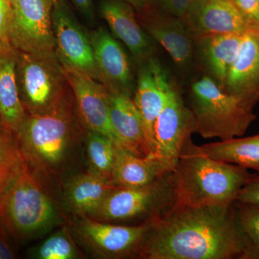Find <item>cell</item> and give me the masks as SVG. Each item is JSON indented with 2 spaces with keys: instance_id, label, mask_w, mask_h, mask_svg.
<instances>
[{
  "instance_id": "cell-1",
  "label": "cell",
  "mask_w": 259,
  "mask_h": 259,
  "mask_svg": "<svg viewBox=\"0 0 259 259\" xmlns=\"http://www.w3.org/2000/svg\"><path fill=\"white\" fill-rule=\"evenodd\" d=\"M243 249L233 204L175 207L151 223L137 258L239 259Z\"/></svg>"
},
{
  "instance_id": "cell-2",
  "label": "cell",
  "mask_w": 259,
  "mask_h": 259,
  "mask_svg": "<svg viewBox=\"0 0 259 259\" xmlns=\"http://www.w3.org/2000/svg\"><path fill=\"white\" fill-rule=\"evenodd\" d=\"M252 175L243 167L209 157L189 138L171 174L173 208L230 207Z\"/></svg>"
},
{
  "instance_id": "cell-3",
  "label": "cell",
  "mask_w": 259,
  "mask_h": 259,
  "mask_svg": "<svg viewBox=\"0 0 259 259\" xmlns=\"http://www.w3.org/2000/svg\"><path fill=\"white\" fill-rule=\"evenodd\" d=\"M70 107L65 97L47 111L26 115L15 134L24 159L40 176L54 178L67 166L76 141Z\"/></svg>"
},
{
  "instance_id": "cell-4",
  "label": "cell",
  "mask_w": 259,
  "mask_h": 259,
  "mask_svg": "<svg viewBox=\"0 0 259 259\" xmlns=\"http://www.w3.org/2000/svg\"><path fill=\"white\" fill-rule=\"evenodd\" d=\"M42 182L21 154L18 168L0 197V220L16 241L41 236L60 223L57 204Z\"/></svg>"
},
{
  "instance_id": "cell-5",
  "label": "cell",
  "mask_w": 259,
  "mask_h": 259,
  "mask_svg": "<svg viewBox=\"0 0 259 259\" xmlns=\"http://www.w3.org/2000/svg\"><path fill=\"white\" fill-rule=\"evenodd\" d=\"M255 105L228 93L206 75L191 85L190 108L196 121V133L203 139L226 141L243 136L256 118Z\"/></svg>"
},
{
  "instance_id": "cell-6",
  "label": "cell",
  "mask_w": 259,
  "mask_h": 259,
  "mask_svg": "<svg viewBox=\"0 0 259 259\" xmlns=\"http://www.w3.org/2000/svg\"><path fill=\"white\" fill-rule=\"evenodd\" d=\"M171 174L144 187H116L89 218L128 226L153 222L175 207Z\"/></svg>"
},
{
  "instance_id": "cell-7",
  "label": "cell",
  "mask_w": 259,
  "mask_h": 259,
  "mask_svg": "<svg viewBox=\"0 0 259 259\" xmlns=\"http://www.w3.org/2000/svg\"><path fill=\"white\" fill-rule=\"evenodd\" d=\"M20 95L29 114L50 110L65 98L64 69L56 53L20 56Z\"/></svg>"
},
{
  "instance_id": "cell-8",
  "label": "cell",
  "mask_w": 259,
  "mask_h": 259,
  "mask_svg": "<svg viewBox=\"0 0 259 259\" xmlns=\"http://www.w3.org/2000/svg\"><path fill=\"white\" fill-rule=\"evenodd\" d=\"M151 223L128 226L76 216L74 231L80 242L99 258H137Z\"/></svg>"
},
{
  "instance_id": "cell-9",
  "label": "cell",
  "mask_w": 259,
  "mask_h": 259,
  "mask_svg": "<svg viewBox=\"0 0 259 259\" xmlns=\"http://www.w3.org/2000/svg\"><path fill=\"white\" fill-rule=\"evenodd\" d=\"M52 0H18L10 26L12 47L28 54L56 52Z\"/></svg>"
},
{
  "instance_id": "cell-10",
  "label": "cell",
  "mask_w": 259,
  "mask_h": 259,
  "mask_svg": "<svg viewBox=\"0 0 259 259\" xmlns=\"http://www.w3.org/2000/svg\"><path fill=\"white\" fill-rule=\"evenodd\" d=\"M196 133V121L173 83L154 125L155 156L176 166L186 141Z\"/></svg>"
},
{
  "instance_id": "cell-11",
  "label": "cell",
  "mask_w": 259,
  "mask_h": 259,
  "mask_svg": "<svg viewBox=\"0 0 259 259\" xmlns=\"http://www.w3.org/2000/svg\"><path fill=\"white\" fill-rule=\"evenodd\" d=\"M52 24L56 52L61 64L102 82L90 39L80 28L63 0H57L53 7Z\"/></svg>"
},
{
  "instance_id": "cell-12",
  "label": "cell",
  "mask_w": 259,
  "mask_h": 259,
  "mask_svg": "<svg viewBox=\"0 0 259 259\" xmlns=\"http://www.w3.org/2000/svg\"><path fill=\"white\" fill-rule=\"evenodd\" d=\"M133 99L142 119L145 139L150 155L155 156L154 125L164 106L173 82L155 56L140 64Z\"/></svg>"
},
{
  "instance_id": "cell-13",
  "label": "cell",
  "mask_w": 259,
  "mask_h": 259,
  "mask_svg": "<svg viewBox=\"0 0 259 259\" xmlns=\"http://www.w3.org/2000/svg\"><path fill=\"white\" fill-rule=\"evenodd\" d=\"M61 65L67 82L74 93L83 125L89 131L110 138L117 146L110 124L109 91L106 86L71 66Z\"/></svg>"
},
{
  "instance_id": "cell-14",
  "label": "cell",
  "mask_w": 259,
  "mask_h": 259,
  "mask_svg": "<svg viewBox=\"0 0 259 259\" xmlns=\"http://www.w3.org/2000/svg\"><path fill=\"white\" fill-rule=\"evenodd\" d=\"M194 39L255 30L233 0H193L183 18Z\"/></svg>"
},
{
  "instance_id": "cell-15",
  "label": "cell",
  "mask_w": 259,
  "mask_h": 259,
  "mask_svg": "<svg viewBox=\"0 0 259 259\" xmlns=\"http://www.w3.org/2000/svg\"><path fill=\"white\" fill-rule=\"evenodd\" d=\"M90 39L103 84L109 91L134 97L136 86L134 74L120 44L103 28L94 31Z\"/></svg>"
},
{
  "instance_id": "cell-16",
  "label": "cell",
  "mask_w": 259,
  "mask_h": 259,
  "mask_svg": "<svg viewBox=\"0 0 259 259\" xmlns=\"http://www.w3.org/2000/svg\"><path fill=\"white\" fill-rule=\"evenodd\" d=\"M144 18L148 35L166 50L180 69L190 67L195 56V39L183 19L153 8L146 10Z\"/></svg>"
},
{
  "instance_id": "cell-17",
  "label": "cell",
  "mask_w": 259,
  "mask_h": 259,
  "mask_svg": "<svg viewBox=\"0 0 259 259\" xmlns=\"http://www.w3.org/2000/svg\"><path fill=\"white\" fill-rule=\"evenodd\" d=\"M223 89L255 105L259 100V30L242 36L241 45Z\"/></svg>"
},
{
  "instance_id": "cell-18",
  "label": "cell",
  "mask_w": 259,
  "mask_h": 259,
  "mask_svg": "<svg viewBox=\"0 0 259 259\" xmlns=\"http://www.w3.org/2000/svg\"><path fill=\"white\" fill-rule=\"evenodd\" d=\"M109 105L110 124L117 146L139 156H151L145 139L142 119L133 97L109 91Z\"/></svg>"
},
{
  "instance_id": "cell-19",
  "label": "cell",
  "mask_w": 259,
  "mask_h": 259,
  "mask_svg": "<svg viewBox=\"0 0 259 259\" xmlns=\"http://www.w3.org/2000/svg\"><path fill=\"white\" fill-rule=\"evenodd\" d=\"M101 13L114 35L125 44L139 64L154 56L147 32L138 23L129 5L120 0H105Z\"/></svg>"
},
{
  "instance_id": "cell-20",
  "label": "cell",
  "mask_w": 259,
  "mask_h": 259,
  "mask_svg": "<svg viewBox=\"0 0 259 259\" xmlns=\"http://www.w3.org/2000/svg\"><path fill=\"white\" fill-rule=\"evenodd\" d=\"M175 168L156 156H139L117 146L110 183L120 187H144L169 175Z\"/></svg>"
},
{
  "instance_id": "cell-21",
  "label": "cell",
  "mask_w": 259,
  "mask_h": 259,
  "mask_svg": "<svg viewBox=\"0 0 259 259\" xmlns=\"http://www.w3.org/2000/svg\"><path fill=\"white\" fill-rule=\"evenodd\" d=\"M242 36L224 34L195 38V56L207 75L223 88L239 50Z\"/></svg>"
},
{
  "instance_id": "cell-22",
  "label": "cell",
  "mask_w": 259,
  "mask_h": 259,
  "mask_svg": "<svg viewBox=\"0 0 259 259\" xmlns=\"http://www.w3.org/2000/svg\"><path fill=\"white\" fill-rule=\"evenodd\" d=\"M116 187L108 181L88 171L67 181L64 185L63 199L66 208L75 216L90 217Z\"/></svg>"
},
{
  "instance_id": "cell-23",
  "label": "cell",
  "mask_w": 259,
  "mask_h": 259,
  "mask_svg": "<svg viewBox=\"0 0 259 259\" xmlns=\"http://www.w3.org/2000/svg\"><path fill=\"white\" fill-rule=\"evenodd\" d=\"M15 70L11 54H0V117L3 125L14 134L26 117Z\"/></svg>"
},
{
  "instance_id": "cell-24",
  "label": "cell",
  "mask_w": 259,
  "mask_h": 259,
  "mask_svg": "<svg viewBox=\"0 0 259 259\" xmlns=\"http://www.w3.org/2000/svg\"><path fill=\"white\" fill-rule=\"evenodd\" d=\"M199 148L213 159L255 170L259 173V134L204 144Z\"/></svg>"
},
{
  "instance_id": "cell-25",
  "label": "cell",
  "mask_w": 259,
  "mask_h": 259,
  "mask_svg": "<svg viewBox=\"0 0 259 259\" xmlns=\"http://www.w3.org/2000/svg\"><path fill=\"white\" fill-rule=\"evenodd\" d=\"M117 146L107 136L88 131L86 140L88 171L110 182Z\"/></svg>"
},
{
  "instance_id": "cell-26",
  "label": "cell",
  "mask_w": 259,
  "mask_h": 259,
  "mask_svg": "<svg viewBox=\"0 0 259 259\" xmlns=\"http://www.w3.org/2000/svg\"><path fill=\"white\" fill-rule=\"evenodd\" d=\"M235 218L244 243L239 259H259V209L235 202Z\"/></svg>"
},
{
  "instance_id": "cell-27",
  "label": "cell",
  "mask_w": 259,
  "mask_h": 259,
  "mask_svg": "<svg viewBox=\"0 0 259 259\" xmlns=\"http://www.w3.org/2000/svg\"><path fill=\"white\" fill-rule=\"evenodd\" d=\"M35 259H76L81 257L69 230L66 227L51 235L40 244L28 250Z\"/></svg>"
},
{
  "instance_id": "cell-28",
  "label": "cell",
  "mask_w": 259,
  "mask_h": 259,
  "mask_svg": "<svg viewBox=\"0 0 259 259\" xmlns=\"http://www.w3.org/2000/svg\"><path fill=\"white\" fill-rule=\"evenodd\" d=\"M12 133L6 126L0 127V197L21 159L16 137Z\"/></svg>"
},
{
  "instance_id": "cell-29",
  "label": "cell",
  "mask_w": 259,
  "mask_h": 259,
  "mask_svg": "<svg viewBox=\"0 0 259 259\" xmlns=\"http://www.w3.org/2000/svg\"><path fill=\"white\" fill-rule=\"evenodd\" d=\"M13 12L10 0H0V54L12 52L10 35Z\"/></svg>"
},
{
  "instance_id": "cell-30",
  "label": "cell",
  "mask_w": 259,
  "mask_h": 259,
  "mask_svg": "<svg viewBox=\"0 0 259 259\" xmlns=\"http://www.w3.org/2000/svg\"><path fill=\"white\" fill-rule=\"evenodd\" d=\"M192 2L193 0H151L155 10L180 18L187 14Z\"/></svg>"
},
{
  "instance_id": "cell-31",
  "label": "cell",
  "mask_w": 259,
  "mask_h": 259,
  "mask_svg": "<svg viewBox=\"0 0 259 259\" xmlns=\"http://www.w3.org/2000/svg\"><path fill=\"white\" fill-rule=\"evenodd\" d=\"M236 202L254 206L259 209V175H252L240 190Z\"/></svg>"
},
{
  "instance_id": "cell-32",
  "label": "cell",
  "mask_w": 259,
  "mask_h": 259,
  "mask_svg": "<svg viewBox=\"0 0 259 259\" xmlns=\"http://www.w3.org/2000/svg\"><path fill=\"white\" fill-rule=\"evenodd\" d=\"M255 30H259V0H233Z\"/></svg>"
},
{
  "instance_id": "cell-33",
  "label": "cell",
  "mask_w": 259,
  "mask_h": 259,
  "mask_svg": "<svg viewBox=\"0 0 259 259\" xmlns=\"http://www.w3.org/2000/svg\"><path fill=\"white\" fill-rule=\"evenodd\" d=\"M13 238L5 225L0 220V259H13L16 258Z\"/></svg>"
},
{
  "instance_id": "cell-34",
  "label": "cell",
  "mask_w": 259,
  "mask_h": 259,
  "mask_svg": "<svg viewBox=\"0 0 259 259\" xmlns=\"http://www.w3.org/2000/svg\"><path fill=\"white\" fill-rule=\"evenodd\" d=\"M74 4L85 14L90 15L92 13V0H71Z\"/></svg>"
},
{
  "instance_id": "cell-35",
  "label": "cell",
  "mask_w": 259,
  "mask_h": 259,
  "mask_svg": "<svg viewBox=\"0 0 259 259\" xmlns=\"http://www.w3.org/2000/svg\"><path fill=\"white\" fill-rule=\"evenodd\" d=\"M125 1L139 10L145 9L148 3V0H125Z\"/></svg>"
},
{
  "instance_id": "cell-36",
  "label": "cell",
  "mask_w": 259,
  "mask_h": 259,
  "mask_svg": "<svg viewBox=\"0 0 259 259\" xmlns=\"http://www.w3.org/2000/svg\"><path fill=\"white\" fill-rule=\"evenodd\" d=\"M10 3H11L12 5H13V7H14L15 4H16L17 2L18 1V0H10Z\"/></svg>"
},
{
  "instance_id": "cell-37",
  "label": "cell",
  "mask_w": 259,
  "mask_h": 259,
  "mask_svg": "<svg viewBox=\"0 0 259 259\" xmlns=\"http://www.w3.org/2000/svg\"><path fill=\"white\" fill-rule=\"evenodd\" d=\"M52 1H53V3H54V5L56 3V2H57V0H52Z\"/></svg>"
}]
</instances>
